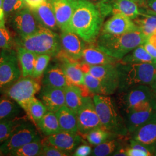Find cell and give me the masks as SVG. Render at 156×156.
<instances>
[{
  "label": "cell",
  "mask_w": 156,
  "mask_h": 156,
  "mask_svg": "<svg viewBox=\"0 0 156 156\" xmlns=\"http://www.w3.org/2000/svg\"><path fill=\"white\" fill-rule=\"evenodd\" d=\"M103 15L97 6L87 0H76L70 23V31L87 44L97 41L102 26Z\"/></svg>",
  "instance_id": "obj_1"
},
{
  "label": "cell",
  "mask_w": 156,
  "mask_h": 156,
  "mask_svg": "<svg viewBox=\"0 0 156 156\" xmlns=\"http://www.w3.org/2000/svg\"><path fill=\"white\" fill-rule=\"evenodd\" d=\"M147 39L140 30L119 35L101 32L95 43L106 54L120 60L138 46L144 45Z\"/></svg>",
  "instance_id": "obj_2"
},
{
  "label": "cell",
  "mask_w": 156,
  "mask_h": 156,
  "mask_svg": "<svg viewBox=\"0 0 156 156\" xmlns=\"http://www.w3.org/2000/svg\"><path fill=\"white\" fill-rule=\"evenodd\" d=\"M93 99L102 127L117 136H126L128 131L117 104L109 95H94Z\"/></svg>",
  "instance_id": "obj_3"
},
{
  "label": "cell",
  "mask_w": 156,
  "mask_h": 156,
  "mask_svg": "<svg viewBox=\"0 0 156 156\" xmlns=\"http://www.w3.org/2000/svg\"><path fill=\"white\" fill-rule=\"evenodd\" d=\"M119 73V91L138 85L151 86L156 78V63L122 64L117 62Z\"/></svg>",
  "instance_id": "obj_4"
},
{
  "label": "cell",
  "mask_w": 156,
  "mask_h": 156,
  "mask_svg": "<svg viewBox=\"0 0 156 156\" xmlns=\"http://www.w3.org/2000/svg\"><path fill=\"white\" fill-rule=\"evenodd\" d=\"M19 44L38 55H48L57 57L61 51L60 36L55 31L41 26L35 33L21 38Z\"/></svg>",
  "instance_id": "obj_5"
},
{
  "label": "cell",
  "mask_w": 156,
  "mask_h": 156,
  "mask_svg": "<svg viewBox=\"0 0 156 156\" xmlns=\"http://www.w3.org/2000/svg\"><path fill=\"white\" fill-rule=\"evenodd\" d=\"M22 71L17 55L12 49L0 52V95L4 94L21 77Z\"/></svg>",
  "instance_id": "obj_6"
},
{
  "label": "cell",
  "mask_w": 156,
  "mask_h": 156,
  "mask_svg": "<svg viewBox=\"0 0 156 156\" xmlns=\"http://www.w3.org/2000/svg\"><path fill=\"white\" fill-rule=\"evenodd\" d=\"M37 140L41 138L36 129L31 123L23 119L14 127L5 142L0 145V151L4 155H9L12 151Z\"/></svg>",
  "instance_id": "obj_7"
},
{
  "label": "cell",
  "mask_w": 156,
  "mask_h": 156,
  "mask_svg": "<svg viewBox=\"0 0 156 156\" xmlns=\"http://www.w3.org/2000/svg\"><path fill=\"white\" fill-rule=\"evenodd\" d=\"M154 100L156 94L153 89L149 85L141 84L119 91L117 105L124 114L134 106Z\"/></svg>",
  "instance_id": "obj_8"
},
{
  "label": "cell",
  "mask_w": 156,
  "mask_h": 156,
  "mask_svg": "<svg viewBox=\"0 0 156 156\" xmlns=\"http://www.w3.org/2000/svg\"><path fill=\"white\" fill-rule=\"evenodd\" d=\"M41 86L36 79L31 76L20 78L4 93L16 102L24 111L28 102L39 93Z\"/></svg>",
  "instance_id": "obj_9"
},
{
  "label": "cell",
  "mask_w": 156,
  "mask_h": 156,
  "mask_svg": "<svg viewBox=\"0 0 156 156\" xmlns=\"http://www.w3.org/2000/svg\"><path fill=\"white\" fill-rule=\"evenodd\" d=\"M116 64L117 63L90 66L80 62L84 73H89L98 78L105 87L109 95L115 93L119 87V73Z\"/></svg>",
  "instance_id": "obj_10"
},
{
  "label": "cell",
  "mask_w": 156,
  "mask_h": 156,
  "mask_svg": "<svg viewBox=\"0 0 156 156\" xmlns=\"http://www.w3.org/2000/svg\"><path fill=\"white\" fill-rule=\"evenodd\" d=\"M156 115V100L135 106L124 113V120L128 134H133L138 128Z\"/></svg>",
  "instance_id": "obj_11"
},
{
  "label": "cell",
  "mask_w": 156,
  "mask_h": 156,
  "mask_svg": "<svg viewBox=\"0 0 156 156\" xmlns=\"http://www.w3.org/2000/svg\"><path fill=\"white\" fill-rule=\"evenodd\" d=\"M78 133L84 136L96 128H103L95 110L93 97H85L82 106L76 113Z\"/></svg>",
  "instance_id": "obj_12"
},
{
  "label": "cell",
  "mask_w": 156,
  "mask_h": 156,
  "mask_svg": "<svg viewBox=\"0 0 156 156\" xmlns=\"http://www.w3.org/2000/svg\"><path fill=\"white\" fill-rule=\"evenodd\" d=\"M10 24L20 38H24L35 33L40 25L32 11L24 8L10 16Z\"/></svg>",
  "instance_id": "obj_13"
},
{
  "label": "cell",
  "mask_w": 156,
  "mask_h": 156,
  "mask_svg": "<svg viewBox=\"0 0 156 156\" xmlns=\"http://www.w3.org/2000/svg\"><path fill=\"white\" fill-rule=\"evenodd\" d=\"M61 51L57 57H66L73 62H79L82 58L85 42L78 34L72 31H63L60 36Z\"/></svg>",
  "instance_id": "obj_14"
},
{
  "label": "cell",
  "mask_w": 156,
  "mask_h": 156,
  "mask_svg": "<svg viewBox=\"0 0 156 156\" xmlns=\"http://www.w3.org/2000/svg\"><path fill=\"white\" fill-rule=\"evenodd\" d=\"M59 29L70 31V23L75 9L76 0H50Z\"/></svg>",
  "instance_id": "obj_15"
},
{
  "label": "cell",
  "mask_w": 156,
  "mask_h": 156,
  "mask_svg": "<svg viewBox=\"0 0 156 156\" xmlns=\"http://www.w3.org/2000/svg\"><path fill=\"white\" fill-rule=\"evenodd\" d=\"M113 16L106 21L102 33L119 35L139 30L133 20L119 12H112Z\"/></svg>",
  "instance_id": "obj_16"
},
{
  "label": "cell",
  "mask_w": 156,
  "mask_h": 156,
  "mask_svg": "<svg viewBox=\"0 0 156 156\" xmlns=\"http://www.w3.org/2000/svg\"><path fill=\"white\" fill-rule=\"evenodd\" d=\"M38 98L46 107L48 111L56 112L66 105L64 89L43 86L40 90Z\"/></svg>",
  "instance_id": "obj_17"
},
{
  "label": "cell",
  "mask_w": 156,
  "mask_h": 156,
  "mask_svg": "<svg viewBox=\"0 0 156 156\" xmlns=\"http://www.w3.org/2000/svg\"><path fill=\"white\" fill-rule=\"evenodd\" d=\"M47 142L50 145L69 154L78 147L82 142V138L79 133L62 131L57 134L48 136Z\"/></svg>",
  "instance_id": "obj_18"
},
{
  "label": "cell",
  "mask_w": 156,
  "mask_h": 156,
  "mask_svg": "<svg viewBox=\"0 0 156 156\" xmlns=\"http://www.w3.org/2000/svg\"><path fill=\"white\" fill-rule=\"evenodd\" d=\"M119 61V60L106 54L97 45L90 44L89 46H85L80 62L90 66H97L116 64Z\"/></svg>",
  "instance_id": "obj_19"
},
{
  "label": "cell",
  "mask_w": 156,
  "mask_h": 156,
  "mask_svg": "<svg viewBox=\"0 0 156 156\" xmlns=\"http://www.w3.org/2000/svg\"><path fill=\"white\" fill-rule=\"evenodd\" d=\"M132 135V139L150 147L156 156V115Z\"/></svg>",
  "instance_id": "obj_20"
},
{
  "label": "cell",
  "mask_w": 156,
  "mask_h": 156,
  "mask_svg": "<svg viewBox=\"0 0 156 156\" xmlns=\"http://www.w3.org/2000/svg\"><path fill=\"white\" fill-rule=\"evenodd\" d=\"M32 12L40 26L54 31L58 30L59 28L50 0H45L38 8L32 10Z\"/></svg>",
  "instance_id": "obj_21"
},
{
  "label": "cell",
  "mask_w": 156,
  "mask_h": 156,
  "mask_svg": "<svg viewBox=\"0 0 156 156\" xmlns=\"http://www.w3.org/2000/svg\"><path fill=\"white\" fill-rule=\"evenodd\" d=\"M60 58L62 62L60 66L69 85L84 86V73L80 67V62L71 61L66 57Z\"/></svg>",
  "instance_id": "obj_22"
},
{
  "label": "cell",
  "mask_w": 156,
  "mask_h": 156,
  "mask_svg": "<svg viewBox=\"0 0 156 156\" xmlns=\"http://www.w3.org/2000/svg\"><path fill=\"white\" fill-rule=\"evenodd\" d=\"M42 82L43 86L63 89L69 85L62 67L58 65L47 68L44 73Z\"/></svg>",
  "instance_id": "obj_23"
},
{
  "label": "cell",
  "mask_w": 156,
  "mask_h": 156,
  "mask_svg": "<svg viewBox=\"0 0 156 156\" xmlns=\"http://www.w3.org/2000/svg\"><path fill=\"white\" fill-rule=\"evenodd\" d=\"M62 131L78 133L76 114L66 105L55 112Z\"/></svg>",
  "instance_id": "obj_24"
},
{
  "label": "cell",
  "mask_w": 156,
  "mask_h": 156,
  "mask_svg": "<svg viewBox=\"0 0 156 156\" xmlns=\"http://www.w3.org/2000/svg\"><path fill=\"white\" fill-rule=\"evenodd\" d=\"M66 105L76 114L83 104L85 95L81 87L68 85L64 88Z\"/></svg>",
  "instance_id": "obj_25"
},
{
  "label": "cell",
  "mask_w": 156,
  "mask_h": 156,
  "mask_svg": "<svg viewBox=\"0 0 156 156\" xmlns=\"http://www.w3.org/2000/svg\"><path fill=\"white\" fill-rule=\"evenodd\" d=\"M16 102L5 94L0 95V122L16 119L22 112Z\"/></svg>",
  "instance_id": "obj_26"
},
{
  "label": "cell",
  "mask_w": 156,
  "mask_h": 156,
  "mask_svg": "<svg viewBox=\"0 0 156 156\" xmlns=\"http://www.w3.org/2000/svg\"><path fill=\"white\" fill-rule=\"evenodd\" d=\"M16 52L23 76H32L38 55L22 46L17 48Z\"/></svg>",
  "instance_id": "obj_27"
},
{
  "label": "cell",
  "mask_w": 156,
  "mask_h": 156,
  "mask_svg": "<svg viewBox=\"0 0 156 156\" xmlns=\"http://www.w3.org/2000/svg\"><path fill=\"white\" fill-rule=\"evenodd\" d=\"M149 11L151 13H140L139 16L133 20L139 30L148 38L156 33V13Z\"/></svg>",
  "instance_id": "obj_28"
},
{
  "label": "cell",
  "mask_w": 156,
  "mask_h": 156,
  "mask_svg": "<svg viewBox=\"0 0 156 156\" xmlns=\"http://www.w3.org/2000/svg\"><path fill=\"white\" fill-rule=\"evenodd\" d=\"M122 64L136 63H156V59L152 57L145 49L144 45H140L130 51L119 61Z\"/></svg>",
  "instance_id": "obj_29"
},
{
  "label": "cell",
  "mask_w": 156,
  "mask_h": 156,
  "mask_svg": "<svg viewBox=\"0 0 156 156\" xmlns=\"http://www.w3.org/2000/svg\"><path fill=\"white\" fill-rule=\"evenodd\" d=\"M37 125L46 136H50L62 131L55 112H47Z\"/></svg>",
  "instance_id": "obj_30"
},
{
  "label": "cell",
  "mask_w": 156,
  "mask_h": 156,
  "mask_svg": "<svg viewBox=\"0 0 156 156\" xmlns=\"http://www.w3.org/2000/svg\"><path fill=\"white\" fill-rule=\"evenodd\" d=\"M126 136H115L100 145L95 146L92 152V156H107L112 155L117 149L122 147L121 140L124 139Z\"/></svg>",
  "instance_id": "obj_31"
},
{
  "label": "cell",
  "mask_w": 156,
  "mask_h": 156,
  "mask_svg": "<svg viewBox=\"0 0 156 156\" xmlns=\"http://www.w3.org/2000/svg\"><path fill=\"white\" fill-rule=\"evenodd\" d=\"M112 12H119L133 20L140 14L138 4L133 0H114Z\"/></svg>",
  "instance_id": "obj_32"
},
{
  "label": "cell",
  "mask_w": 156,
  "mask_h": 156,
  "mask_svg": "<svg viewBox=\"0 0 156 156\" xmlns=\"http://www.w3.org/2000/svg\"><path fill=\"white\" fill-rule=\"evenodd\" d=\"M24 111L27 114L28 117L37 124L48 111L41 101L34 97L28 102Z\"/></svg>",
  "instance_id": "obj_33"
},
{
  "label": "cell",
  "mask_w": 156,
  "mask_h": 156,
  "mask_svg": "<svg viewBox=\"0 0 156 156\" xmlns=\"http://www.w3.org/2000/svg\"><path fill=\"white\" fill-rule=\"evenodd\" d=\"M43 144L41 140H34L11 151L9 155L12 156H41Z\"/></svg>",
  "instance_id": "obj_34"
},
{
  "label": "cell",
  "mask_w": 156,
  "mask_h": 156,
  "mask_svg": "<svg viewBox=\"0 0 156 156\" xmlns=\"http://www.w3.org/2000/svg\"><path fill=\"white\" fill-rule=\"evenodd\" d=\"M84 86L93 97L97 94L109 95L103 83L98 78L89 73H84Z\"/></svg>",
  "instance_id": "obj_35"
},
{
  "label": "cell",
  "mask_w": 156,
  "mask_h": 156,
  "mask_svg": "<svg viewBox=\"0 0 156 156\" xmlns=\"http://www.w3.org/2000/svg\"><path fill=\"white\" fill-rule=\"evenodd\" d=\"M117 136L104 128H96L84 135L90 144L94 146L100 145L110 138Z\"/></svg>",
  "instance_id": "obj_36"
},
{
  "label": "cell",
  "mask_w": 156,
  "mask_h": 156,
  "mask_svg": "<svg viewBox=\"0 0 156 156\" xmlns=\"http://www.w3.org/2000/svg\"><path fill=\"white\" fill-rule=\"evenodd\" d=\"M51 59V56L48 55H38L37 56L32 78L39 79L45 73L48 67L49 63Z\"/></svg>",
  "instance_id": "obj_37"
},
{
  "label": "cell",
  "mask_w": 156,
  "mask_h": 156,
  "mask_svg": "<svg viewBox=\"0 0 156 156\" xmlns=\"http://www.w3.org/2000/svg\"><path fill=\"white\" fill-rule=\"evenodd\" d=\"M22 119L17 117L12 120L0 122V145L5 142L11 134L14 127Z\"/></svg>",
  "instance_id": "obj_38"
},
{
  "label": "cell",
  "mask_w": 156,
  "mask_h": 156,
  "mask_svg": "<svg viewBox=\"0 0 156 156\" xmlns=\"http://www.w3.org/2000/svg\"><path fill=\"white\" fill-rule=\"evenodd\" d=\"M24 0H3L2 9L5 17L11 16L17 12L25 8Z\"/></svg>",
  "instance_id": "obj_39"
},
{
  "label": "cell",
  "mask_w": 156,
  "mask_h": 156,
  "mask_svg": "<svg viewBox=\"0 0 156 156\" xmlns=\"http://www.w3.org/2000/svg\"><path fill=\"white\" fill-rule=\"evenodd\" d=\"M13 40L5 24H0V49H11Z\"/></svg>",
  "instance_id": "obj_40"
},
{
  "label": "cell",
  "mask_w": 156,
  "mask_h": 156,
  "mask_svg": "<svg viewBox=\"0 0 156 156\" xmlns=\"http://www.w3.org/2000/svg\"><path fill=\"white\" fill-rule=\"evenodd\" d=\"M43 147L41 156H66L69 154L57 148L55 146L50 145L48 142L47 143H42Z\"/></svg>",
  "instance_id": "obj_41"
},
{
  "label": "cell",
  "mask_w": 156,
  "mask_h": 156,
  "mask_svg": "<svg viewBox=\"0 0 156 156\" xmlns=\"http://www.w3.org/2000/svg\"><path fill=\"white\" fill-rule=\"evenodd\" d=\"M92 149L89 145H82L79 146L75 149L73 156H87L91 154Z\"/></svg>",
  "instance_id": "obj_42"
},
{
  "label": "cell",
  "mask_w": 156,
  "mask_h": 156,
  "mask_svg": "<svg viewBox=\"0 0 156 156\" xmlns=\"http://www.w3.org/2000/svg\"><path fill=\"white\" fill-rule=\"evenodd\" d=\"M127 156H149L144 151L133 148L129 146L127 147Z\"/></svg>",
  "instance_id": "obj_43"
},
{
  "label": "cell",
  "mask_w": 156,
  "mask_h": 156,
  "mask_svg": "<svg viewBox=\"0 0 156 156\" xmlns=\"http://www.w3.org/2000/svg\"><path fill=\"white\" fill-rule=\"evenodd\" d=\"M26 6L31 11L41 5L45 0H24Z\"/></svg>",
  "instance_id": "obj_44"
},
{
  "label": "cell",
  "mask_w": 156,
  "mask_h": 156,
  "mask_svg": "<svg viewBox=\"0 0 156 156\" xmlns=\"http://www.w3.org/2000/svg\"><path fill=\"white\" fill-rule=\"evenodd\" d=\"M144 46L145 49L148 52V53L151 55L152 57L156 59V48L150 43L149 41H146L144 44Z\"/></svg>",
  "instance_id": "obj_45"
},
{
  "label": "cell",
  "mask_w": 156,
  "mask_h": 156,
  "mask_svg": "<svg viewBox=\"0 0 156 156\" xmlns=\"http://www.w3.org/2000/svg\"><path fill=\"white\" fill-rule=\"evenodd\" d=\"M127 147L123 146L120 147L119 149H117L116 151L113 154V156H127Z\"/></svg>",
  "instance_id": "obj_46"
},
{
  "label": "cell",
  "mask_w": 156,
  "mask_h": 156,
  "mask_svg": "<svg viewBox=\"0 0 156 156\" xmlns=\"http://www.w3.org/2000/svg\"><path fill=\"white\" fill-rule=\"evenodd\" d=\"M146 5L151 11L156 13V0H147Z\"/></svg>",
  "instance_id": "obj_47"
},
{
  "label": "cell",
  "mask_w": 156,
  "mask_h": 156,
  "mask_svg": "<svg viewBox=\"0 0 156 156\" xmlns=\"http://www.w3.org/2000/svg\"><path fill=\"white\" fill-rule=\"evenodd\" d=\"M87 1L92 2L93 4L97 6L98 7L100 6L103 4H105V2L107 1V0H87Z\"/></svg>",
  "instance_id": "obj_48"
},
{
  "label": "cell",
  "mask_w": 156,
  "mask_h": 156,
  "mask_svg": "<svg viewBox=\"0 0 156 156\" xmlns=\"http://www.w3.org/2000/svg\"><path fill=\"white\" fill-rule=\"evenodd\" d=\"M147 41H149L150 43H151L152 45H154L156 48V33L150 36L148 38Z\"/></svg>",
  "instance_id": "obj_49"
},
{
  "label": "cell",
  "mask_w": 156,
  "mask_h": 156,
  "mask_svg": "<svg viewBox=\"0 0 156 156\" xmlns=\"http://www.w3.org/2000/svg\"><path fill=\"white\" fill-rule=\"evenodd\" d=\"M5 16L2 9H0V24H5Z\"/></svg>",
  "instance_id": "obj_50"
},
{
  "label": "cell",
  "mask_w": 156,
  "mask_h": 156,
  "mask_svg": "<svg viewBox=\"0 0 156 156\" xmlns=\"http://www.w3.org/2000/svg\"><path fill=\"white\" fill-rule=\"evenodd\" d=\"M138 5L143 6L146 5L147 0H133Z\"/></svg>",
  "instance_id": "obj_51"
},
{
  "label": "cell",
  "mask_w": 156,
  "mask_h": 156,
  "mask_svg": "<svg viewBox=\"0 0 156 156\" xmlns=\"http://www.w3.org/2000/svg\"><path fill=\"white\" fill-rule=\"evenodd\" d=\"M151 87L153 89V90L154 91V92L156 93V78H155V79H154V81L153 82V83L151 85Z\"/></svg>",
  "instance_id": "obj_52"
},
{
  "label": "cell",
  "mask_w": 156,
  "mask_h": 156,
  "mask_svg": "<svg viewBox=\"0 0 156 156\" xmlns=\"http://www.w3.org/2000/svg\"><path fill=\"white\" fill-rule=\"evenodd\" d=\"M2 1L3 0H0V9H2Z\"/></svg>",
  "instance_id": "obj_53"
},
{
  "label": "cell",
  "mask_w": 156,
  "mask_h": 156,
  "mask_svg": "<svg viewBox=\"0 0 156 156\" xmlns=\"http://www.w3.org/2000/svg\"><path fill=\"white\" fill-rule=\"evenodd\" d=\"M1 151H0V156H1Z\"/></svg>",
  "instance_id": "obj_54"
},
{
  "label": "cell",
  "mask_w": 156,
  "mask_h": 156,
  "mask_svg": "<svg viewBox=\"0 0 156 156\" xmlns=\"http://www.w3.org/2000/svg\"><path fill=\"white\" fill-rule=\"evenodd\" d=\"M0 52H1V51H0Z\"/></svg>",
  "instance_id": "obj_55"
}]
</instances>
